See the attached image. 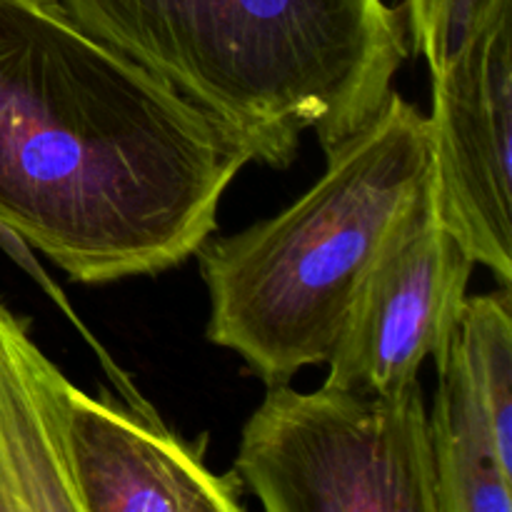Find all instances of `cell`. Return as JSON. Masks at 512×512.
Masks as SVG:
<instances>
[{"label":"cell","mask_w":512,"mask_h":512,"mask_svg":"<svg viewBox=\"0 0 512 512\" xmlns=\"http://www.w3.org/2000/svg\"><path fill=\"white\" fill-rule=\"evenodd\" d=\"M250 160L63 0H0V230L70 280L178 268Z\"/></svg>","instance_id":"obj_1"},{"label":"cell","mask_w":512,"mask_h":512,"mask_svg":"<svg viewBox=\"0 0 512 512\" xmlns=\"http://www.w3.org/2000/svg\"><path fill=\"white\" fill-rule=\"evenodd\" d=\"M100 40L285 170L305 130L323 150L370 123L410 58L385 0H63Z\"/></svg>","instance_id":"obj_2"},{"label":"cell","mask_w":512,"mask_h":512,"mask_svg":"<svg viewBox=\"0 0 512 512\" xmlns=\"http://www.w3.org/2000/svg\"><path fill=\"white\" fill-rule=\"evenodd\" d=\"M325 158L303 198L195 250L208 340L238 353L268 388L328 363L360 278L433 180L428 115L393 90Z\"/></svg>","instance_id":"obj_3"},{"label":"cell","mask_w":512,"mask_h":512,"mask_svg":"<svg viewBox=\"0 0 512 512\" xmlns=\"http://www.w3.org/2000/svg\"><path fill=\"white\" fill-rule=\"evenodd\" d=\"M235 473L268 512H438L420 383L393 395L270 385Z\"/></svg>","instance_id":"obj_4"},{"label":"cell","mask_w":512,"mask_h":512,"mask_svg":"<svg viewBox=\"0 0 512 512\" xmlns=\"http://www.w3.org/2000/svg\"><path fill=\"white\" fill-rule=\"evenodd\" d=\"M475 260L438 215L435 183L385 238L355 288L323 385L393 395L453 340Z\"/></svg>","instance_id":"obj_5"},{"label":"cell","mask_w":512,"mask_h":512,"mask_svg":"<svg viewBox=\"0 0 512 512\" xmlns=\"http://www.w3.org/2000/svg\"><path fill=\"white\" fill-rule=\"evenodd\" d=\"M433 80L428 115L438 215L475 263L512 283V5Z\"/></svg>","instance_id":"obj_6"},{"label":"cell","mask_w":512,"mask_h":512,"mask_svg":"<svg viewBox=\"0 0 512 512\" xmlns=\"http://www.w3.org/2000/svg\"><path fill=\"white\" fill-rule=\"evenodd\" d=\"M150 413L73 390L70 465L83 512H243V478L203 463Z\"/></svg>","instance_id":"obj_7"},{"label":"cell","mask_w":512,"mask_h":512,"mask_svg":"<svg viewBox=\"0 0 512 512\" xmlns=\"http://www.w3.org/2000/svg\"><path fill=\"white\" fill-rule=\"evenodd\" d=\"M75 385L0 305V512H83L70 465Z\"/></svg>","instance_id":"obj_8"},{"label":"cell","mask_w":512,"mask_h":512,"mask_svg":"<svg viewBox=\"0 0 512 512\" xmlns=\"http://www.w3.org/2000/svg\"><path fill=\"white\" fill-rule=\"evenodd\" d=\"M435 368L428 433L438 512H512V418L480 390L453 340Z\"/></svg>","instance_id":"obj_9"},{"label":"cell","mask_w":512,"mask_h":512,"mask_svg":"<svg viewBox=\"0 0 512 512\" xmlns=\"http://www.w3.org/2000/svg\"><path fill=\"white\" fill-rule=\"evenodd\" d=\"M512 0H405L410 50L423 55L430 75L440 73L475 30Z\"/></svg>","instance_id":"obj_10"}]
</instances>
